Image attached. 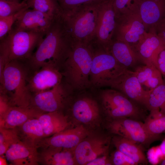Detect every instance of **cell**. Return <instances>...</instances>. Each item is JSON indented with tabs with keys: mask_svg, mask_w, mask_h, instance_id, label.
<instances>
[{
	"mask_svg": "<svg viewBox=\"0 0 165 165\" xmlns=\"http://www.w3.org/2000/svg\"><path fill=\"white\" fill-rule=\"evenodd\" d=\"M37 119L42 127L45 138L67 129L69 125L67 116L60 111L44 113Z\"/></svg>",
	"mask_w": 165,
	"mask_h": 165,
	"instance_id": "cell-24",
	"label": "cell"
},
{
	"mask_svg": "<svg viewBox=\"0 0 165 165\" xmlns=\"http://www.w3.org/2000/svg\"><path fill=\"white\" fill-rule=\"evenodd\" d=\"M74 117L84 123H90L96 119L99 115V108L97 102L93 99L84 97L77 101L72 108Z\"/></svg>",
	"mask_w": 165,
	"mask_h": 165,
	"instance_id": "cell-25",
	"label": "cell"
},
{
	"mask_svg": "<svg viewBox=\"0 0 165 165\" xmlns=\"http://www.w3.org/2000/svg\"><path fill=\"white\" fill-rule=\"evenodd\" d=\"M61 70L50 64L28 73L27 86L31 94L50 90L62 81Z\"/></svg>",
	"mask_w": 165,
	"mask_h": 165,
	"instance_id": "cell-14",
	"label": "cell"
},
{
	"mask_svg": "<svg viewBox=\"0 0 165 165\" xmlns=\"http://www.w3.org/2000/svg\"><path fill=\"white\" fill-rule=\"evenodd\" d=\"M29 8L28 6L11 15L4 17H0V40L3 38L11 29L14 24L20 15L25 10Z\"/></svg>",
	"mask_w": 165,
	"mask_h": 165,
	"instance_id": "cell-34",
	"label": "cell"
},
{
	"mask_svg": "<svg viewBox=\"0 0 165 165\" xmlns=\"http://www.w3.org/2000/svg\"><path fill=\"white\" fill-rule=\"evenodd\" d=\"M116 19L112 0L105 1L100 8L96 31L92 42L108 52L114 38Z\"/></svg>",
	"mask_w": 165,
	"mask_h": 165,
	"instance_id": "cell-10",
	"label": "cell"
},
{
	"mask_svg": "<svg viewBox=\"0 0 165 165\" xmlns=\"http://www.w3.org/2000/svg\"><path fill=\"white\" fill-rule=\"evenodd\" d=\"M90 44L93 51L91 85L96 87L107 86L110 82L127 69L120 64L109 52L94 42Z\"/></svg>",
	"mask_w": 165,
	"mask_h": 165,
	"instance_id": "cell-6",
	"label": "cell"
},
{
	"mask_svg": "<svg viewBox=\"0 0 165 165\" xmlns=\"http://www.w3.org/2000/svg\"><path fill=\"white\" fill-rule=\"evenodd\" d=\"M36 51L24 62L29 73L51 64L61 70L71 50L73 42L63 14L53 20Z\"/></svg>",
	"mask_w": 165,
	"mask_h": 165,
	"instance_id": "cell-1",
	"label": "cell"
},
{
	"mask_svg": "<svg viewBox=\"0 0 165 165\" xmlns=\"http://www.w3.org/2000/svg\"><path fill=\"white\" fill-rule=\"evenodd\" d=\"M110 141L109 137L89 135L86 137L74 148L77 164L86 165L98 157L107 155Z\"/></svg>",
	"mask_w": 165,
	"mask_h": 165,
	"instance_id": "cell-13",
	"label": "cell"
},
{
	"mask_svg": "<svg viewBox=\"0 0 165 165\" xmlns=\"http://www.w3.org/2000/svg\"><path fill=\"white\" fill-rule=\"evenodd\" d=\"M61 9L63 14H68L77 8L84 5L99 1L107 0H57Z\"/></svg>",
	"mask_w": 165,
	"mask_h": 165,
	"instance_id": "cell-35",
	"label": "cell"
},
{
	"mask_svg": "<svg viewBox=\"0 0 165 165\" xmlns=\"http://www.w3.org/2000/svg\"><path fill=\"white\" fill-rule=\"evenodd\" d=\"M43 113L30 106L27 107L11 106L0 117V127L14 128L21 125L30 119L38 118Z\"/></svg>",
	"mask_w": 165,
	"mask_h": 165,
	"instance_id": "cell-20",
	"label": "cell"
},
{
	"mask_svg": "<svg viewBox=\"0 0 165 165\" xmlns=\"http://www.w3.org/2000/svg\"><path fill=\"white\" fill-rule=\"evenodd\" d=\"M16 128L20 141L37 148L38 143L45 138L42 127L37 118L31 119Z\"/></svg>",
	"mask_w": 165,
	"mask_h": 165,
	"instance_id": "cell-26",
	"label": "cell"
},
{
	"mask_svg": "<svg viewBox=\"0 0 165 165\" xmlns=\"http://www.w3.org/2000/svg\"><path fill=\"white\" fill-rule=\"evenodd\" d=\"M5 0L13 1V2H21L20 1L22 0V1L23 0Z\"/></svg>",
	"mask_w": 165,
	"mask_h": 165,
	"instance_id": "cell-43",
	"label": "cell"
},
{
	"mask_svg": "<svg viewBox=\"0 0 165 165\" xmlns=\"http://www.w3.org/2000/svg\"><path fill=\"white\" fill-rule=\"evenodd\" d=\"M89 134V132L83 125H79L43 138L38 144L37 148L51 147L75 148Z\"/></svg>",
	"mask_w": 165,
	"mask_h": 165,
	"instance_id": "cell-15",
	"label": "cell"
},
{
	"mask_svg": "<svg viewBox=\"0 0 165 165\" xmlns=\"http://www.w3.org/2000/svg\"><path fill=\"white\" fill-rule=\"evenodd\" d=\"M28 70L24 62H9L0 75V94L6 96L12 106L30 105L32 94L27 86Z\"/></svg>",
	"mask_w": 165,
	"mask_h": 165,
	"instance_id": "cell-3",
	"label": "cell"
},
{
	"mask_svg": "<svg viewBox=\"0 0 165 165\" xmlns=\"http://www.w3.org/2000/svg\"><path fill=\"white\" fill-rule=\"evenodd\" d=\"M133 71L146 91H151L164 82L162 74L153 64L139 65Z\"/></svg>",
	"mask_w": 165,
	"mask_h": 165,
	"instance_id": "cell-23",
	"label": "cell"
},
{
	"mask_svg": "<svg viewBox=\"0 0 165 165\" xmlns=\"http://www.w3.org/2000/svg\"><path fill=\"white\" fill-rule=\"evenodd\" d=\"M108 128L112 133L133 141L147 147L159 139L150 135L144 123L127 117L110 119Z\"/></svg>",
	"mask_w": 165,
	"mask_h": 165,
	"instance_id": "cell-8",
	"label": "cell"
},
{
	"mask_svg": "<svg viewBox=\"0 0 165 165\" xmlns=\"http://www.w3.org/2000/svg\"><path fill=\"white\" fill-rule=\"evenodd\" d=\"M93 58L90 44H73L62 68L63 77L72 88L82 90L91 85L90 75Z\"/></svg>",
	"mask_w": 165,
	"mask_h": 165,
	"instance_id": "cell-5",
	"label": "cell"
},
{
	"mask_svg": "<svg viewBox=\"0 0 165 165\" xmlns=\"http://www.w3.org/2000/svg\"><path fill=\"white\" fill-rule=\"evenodd\" d=\"M161 165H165V159L161 161L160 164Z\"/></svg>",
	"mask_w": 165,
	"mask_h": 165,
	"instance_id": "cell-44",
	"label": "cell"
},
{
	"mask_svg": "<svg viewBox=\"0 0 165 165\" xmlns=\"http://www.w3.org/2000/svg\"><path fill=\"white\" fill-rule=\"evenodd\" d=\"M102 106L110 119L127 117L141 121L145 109L114 89L103 90L101 94Z\"/></svg>",
	"mask_w": 165,
	"mask_h": 165,
	"instance_id": "cell-7",
	"label": "cell"
},
{
	"mask_svg": "<svg viewBox=\"0 0 165 165\" xmlns=\"http://www.w3.org/2000/svg\"><path fill=\"white\" fill-rule=\"evenodd\" d=\"M107 86L121 92L146 109L149 92L143 89L133 71L126 69L110 82Z\"/></svg>",
	"mask_w": 165,
	"mask_h": 165,
	"instance_id": "cell-12",
	"label": "cell"
},
{
	"mask_svg": "<svg viewBox=\"0 0 165 165\" xmlns=\"http://www.w3.org/2000/svg\"><path fill=\"white\" fill-rule=\"evenodd\" d=\"M112 165L110 157L107 155L98 157L88 163L86 165Z\"/></svg>",
	"mask_w": 165,
	"mask_h": 165,
	"instance_id": "cell-39",
	"label": "cell"
},
{
	"mask_svg": "<svg viewBox=\"0 0 165 165\" xmlns=\"http://www.w3.org/2000/svg\"><path fill=\"white\" fill-rule=\"evenodd\" d=\"M146 109L159 111L165 115V80L163 82L149 92Z\"/></svg>",
	"mask_w": 165,
	"mask_h": 165,
	"instance_id": "cell-29",
	"label": "cell"
},
{
	"mask_svg": "<svg viewBox=\"0 0 165 165\" xmlns=\"http://www.w3.org/2000/svg\"><path fill=\"white\" fill-rule=\"evenodd\" d=\"M153 63L158 68L165 79V47L164 46L155 54L153 58Z\"/></svg>",
	"mask_w": 165,
	"mask_h": 165,
	"instance_id": "cell-38",
	"label": "cell"
},
{
	"mask_svg": "<svg viewBox=\"0 0 165 165\" xmlns=\"http://www.w3.org/2000/svg\"><path fill=\"white\" fill-rule=\"evenodd\" d=\"M28 6L26 0L20 2L0 0V17L11 15Z\"/></svg>",
	"mask_w": 165,
	"mask_h": 165,
	"instance_id": "cell-32",
	"label": "cell"
},
{
	"mask_svg": "<svg viewBox=\"0 0 165 165\" xmlns=\"http://www.w3.org/2000/svg\"><path fill=\"white\" fill-rule=\"evenodd\" d=\"M6 159L4 158L2 156H0V165H3L7 164L6 162Z\"/></svg>",
	"mask_w": 165,
	"mask_h": 165,
	"instance_id": "cell-42",
	"label": "cell"
},
{
	"mask_svg": "<svg viewBox=\"0 0 165 165\" xmlns=\"http://www.w3.org/2000/svg\"><path fill=\"white\" fill-rule=\"evenodd\" d=\"M156 32L165 47V20L158 25L155 28Z\"/></svg>",
	"mask_w": 165,
	"mask_h": 165,
	"instance_id": "cell-41",
	"label": "cell"
},
{
	"mask_svg": "<svg viewBox=\"0 0 165 165\" xmlns=\"http://www.w3.org/2000/svg\"><path fill=\"white\" fill-rule=\"evenodd\" d=\"M106 1L89 3L77 8L68 14H63L73 43L88 45L92 41L101 6Z\"/></svg>",
	"mask_w": 165,
	"mask_h": 165,
	"instance_id": "cell-4",
	"label": "cell"
},
{
	"mask_svg": "<svg viewBox=\"0 0 165 165\" xmlns=\"http://www.w3.org/2000/svg\"><path fill=\"white\" fill-rule=\"evenodd\" d=\"M138 0H112L117 18L137 9Z\"/></svg>",
	"mask_w": 165,
	"mask_h": 165,
	"instance_id": "cell-33",
	"label": "cell"
},
{
	"mask_svg": "<svg viewBox=\"0 0 165 165\" xmlns=\"http://www.w3.org/2000/svg\"><path fill=\"white\" fill-rule=\"evenodd\" d=\"M163 46L156 30L146 32L138 43L131 46L143 64H153L155 54Z\"/></svg>",
	"mask_w": 165,
	"mask_h": 165,
	"instance_id": "cell-18",
	"label": "cell"
},
{
	"mask_svg": "<svg viewBox=\"0 0 165 165\" xmlns=\"http://www.w3.org/2000/svg\"><path fill=\"white\" fill-rule=\"evenodd\" d=\"M45 36L31 31L13 28L0 42V75L10 61L17 60L25 62L30 58Z\"/></svg>",
	"mask_w": 165,
	"mask_h": 165,
	"instance_id": "cell-2",
	"label": "cell"
},
{
	"mask_svg": "<svg viewBox=\"0 0 165 165\" xmlns=\"http://www.w3.org/2000/svg\"><path fill=\"white\" fill-rule=\"evenodd\" d=\"M144 123L148 133L159 140L162 138V134L165 133V115L149 114Z\"/></svg>",
	"mask_w": 165,
	"mask_h": 165,
	"instance_id": "cell-30",
	"label": "cell"
},
{
	"mask_svg": "<svg viewBox=\"0 0 165 165\" xmlns=\"http://www.w3.org/2000/svg\"><path fill=\"white\" fill-rule=\"evenodd\" d=\"M12 106L8 98L0 94V117L2 116L8 109Z\"/></svg>",
	"mask_w": 165,
	"mask_h": 165,
	"instance_id": "cell-40",
	"label": "cell"
},
{
	"mask_svg": "<svg viewBox=\"0 0 165 165\" xmlns=\"http://www.w3.org/2000/svg\"><path fill=\"white\" fill-rule=\"evenodd\" d=\"M20 140L16 128L0 127V156L4 155L12 145Z\"/></svg>",
	"mask_w": 165,
	"mask_h": 165,
	"instance_id": "cell-31",
	"label": "cell"
},
{
	"mask_svg": "<svg viewBox=\"0 0 165 165\" xmlns=\"http://www.w3.org/2000/svg\"><path fill=\"white\" fill-rule=\"evenodd\" d=\"M112 140L116 149L127 155L137 165L147 164L148 161L142 145L117 135L114 136Z\"/></svg>",
	"mask_w": 165,
	"mask_h": 165,
	"instance_id": "cell-27",
	"label": "cell"
},
{
	"mask_svg": "<svg viewBox=\"0 0 165 165\" xmlns=\"http://www.w3.org/2000/svg\"><path fill=\"white\" fill-rule=\"evenodd\" d=\"M38 149L20 140L12 145L4 155L12 165H37L39 164Z\"/></svg>",
	"mask_w": 165,
	"mask_h": 165,
	"instance_id": "cell-19",
	"label": "cell"
},
{
	"mask_svg": "<svg viewBox=\"0 0 165 165\" xmlns=\"http://www.w3.org/2000/svg\"><path fill=\"white\" fill-rule=\"evenodd\" d=\"M29 8L39 11L53 19L63 14L57 0H26Z\"/></svg>",
	"mask_w": 165,
	"mask_h": 165,
	"instance_id": "cell-28",
	"label": "cell"
},
{
	"mask_svg": "<svg viewBox=\"0 0 165 165\" xmlns=\"http://www.w3.org/2000/svg\"><path fill=\"white\" fill-rule=\"evenodd\" d=\"M137 9L147 32L165 20V0H138Z\"/></svg>",
	"mask_w": 165,
	"mask_h": 165,
	"instance_id": "cell-17",
	"label": "cell"
},
{
	"mask_svg": "<svg viewBox=\"0 0 165 165\" xmlns=\"http://www.w3.org/2000/svg\"><path fill=\"white\" fill-rule=\"evenodd\" d=\"M147 155L149 160L155 164H160L165 159V137L159 145L148 149Z\"/></svg>",
	"mask_w": 165,
	"mask_h": 165,
	"instance_id": "cell-36",
	"label": "cell"
},
{
	"mask_svg": "<svg viewBox=\"0 0 165 165\" xmlns=\"http://www.w3.org/2000/svg\"><path fill=\"white\" fill-rule=\"evenodd\" d=\"M68 97L66 86L62 81L50 90L32 94L29 106L44 113L61 111Z\"/></svg>",
	"mask_w": 165,
	"mask_h": 165,
	"instance_id": "cell-11",
	"label": "cell"
},
{
	"mask_svg": "<svg viewBox=\"0 0 165 165\" xmlns=\"http://www.w3.org/2000/svg\"><path fill=\"white\" fill-rule=\"evenodd\" d=\"M108 52L120 64L128 69H134L142 64L131 46L122 41L114 39Z\"/></svg>",
	"mask_w": 165,
	"mask_h": 165,
	"instance_id": "cell-22",
	"label": "cell"
},
{
	"mask_svg": "<svg viewBox=\"0 0 165 165\" xmlns=\"http://www.w3.org/2000/svg\"><path fill=\"white\" fill-rule=\"evenodd\" d=\"M110 158L112 165H137L131 158L117 149L111 154Z\"/></svg>",
	"mask_w": 165,
	"mask_h": 165,
	"instance_id": "cell-37",
	"label": "cell"
},
{
	"mask_svg": "<svg viewBox=\"0 0 165 165\" xmlns=\"http://www.w3.org/2000/svg\"><path fill=\"white\" fill-rule=\"evenodd\" d=\"M54 19L39 11L29 8L20 15L12 28L33 31L45 35Z\"/></svg>",
	"mask_w": 165,
	"mask_h": 165,
	"instance_id": "cell-16",
	"label": "cell"
},
{
	"mask_svg": "<svg viewBox=\"0 0 165 165\" xmlns=\"http://www.w3.org/2000/svg\"><path fill=\"white\" fill-rule=\"evenodd\" d=\"M146 32L137 9L117 18L113 39L131 46L138 43Z\"/></svg>",
	"mask_w": 165,
	"mask_h": 165,
	"instance_id": "cell-9",
	"label": "cell"
},
{
	"mask_svg": "<svg viewBox=\"0 0 165 165\" xmlns=\"http://www.w3.org/2000/svg\"><path fill=\"white\" fill-rule=\"evenodd\" d=\"M41 149V151L38 152L39 164L44 165L77 164L74 148L50 147Z\"/></svg>",
	"mask_w": 165,
	"mask_h": 165,
	"instance_id": "cell-21",
	"label": "cell"
}]
</instances>
